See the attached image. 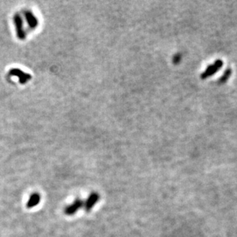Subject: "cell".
<instances>
[{"instance_id": "obj_1", "label": "cell", "mask_w": 237, "mask_h": 237, "mask_svg": "<svg viewBox=\"0 0 237 237\" xmlns=\"http://www.w3.org/2000/svg\"><path fill=\"white\" fill-rule=\"evenodd\" d=\"M82 207H84V201H82L81 199H77L73 203H72L69 207H66L65 213L67 215H69V216H71V215L75 214L79 209L81 208Z\"/></svg>"}, {"instance_id": "obj_2", "label": "cell", "mask_w": 237, "mask_h": 237, "mask_svg": "<svg viewBox=\"0 0 237 237\" xmlns=\"http://www.w3.org/2000/svg\"><path fill=\"white\" fill-rule=\"evenodd\" d=\"M99 199V195L97 193H92L89 196L85 202H84V208L86 211H90L94 207V204L97 202Z\"/></svg>"}, {"instance_id": "obj_3", "label": "cell", "mask_w": 237, "mask_h": 237, "mask_svg": "<svg viewBox=\"0 0 237 237\" xmlns=\"http://www.w3.org/2000/svg\"><path fill=\"white\" fill-rule=\"evenodd\" d=\"M40 195L38 193H33L32 196H30V198L29 199L27 202V207L28 208H32V207H35V206H37L38 204V203L40 202Z\"/></svg>"}]
</instances>
